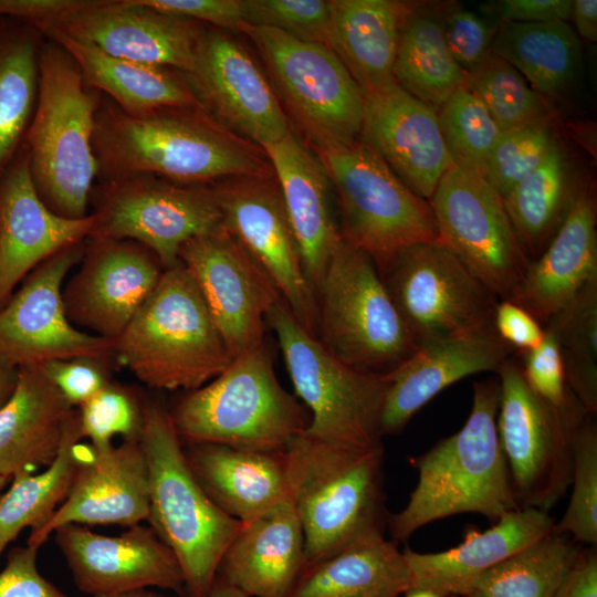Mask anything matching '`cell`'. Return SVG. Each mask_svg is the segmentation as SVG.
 Here are the masks:
<instances>
[{
    "mask_svg": "<svg viewBox=\"0 0 597 597\" xmlns=\"http://www.w3.org/2000/svg\"><path fill=\"white\" fill-rule=\"evenodd\" d=\"M93 149L97 180L151 175L188 186L273 175L264 150L201 107L129 114L101 94Z\"/></svg>",
    "mask_w": 597,
    "mask_h": 597,
    "instance_id": "1",
    "label": "cell"
},
{
    "mask_svg": "<svg viewBox=\"0 0 597 597\" xmlns=\"http://www.w3.org/2000/svg\"><path fill=\"white\" fill-rule=\"evenodd\" d=\"M500 384L474 383L470 415L463 427L412 459L419 472L407 505L388 517L392 541L461 513H478L492 524L519 507L500 443L496 416Z\"/></svg>",
    "mask_w": 597,
    "mask_h": 597,
    "instance_id": "2",
    "label": "cell"
},
{
    "mask_svg": "<svg viewBox=\"0 0 597 597\" xmlns=\"http://www.w3.org/2000/svg\"><path fill=\"white\" fill-rule=\"evenodd\" d=\"M285 453L304 533L303 572L353 543L384 535L383 447H348L302 433Z\"/></svg>",
    "mask_w": 597,
    "mask_h": 597,
    "instance_id": "3",
    "label": "cell"
},
{
    "mask_svg": "<svg viewBox=\"0 0 597 597\" xmlns=\"http://www.w3.org/2000/svg\"><path fill=\"white\" fill-rule=\"evenodd\" d=\"M101 93L87 87L72 56L45 38L39 59L35 109L24 147L36 192L55 214L86 217L98 177L93 149Z\"/></svg>",
    "mask_w": 597,
    "mask_h": 597,
    "instance_id": "4",
    "label": "cell"
},
{
    "mask_svg": "<svg viewBox=\"0 0 597 597\" xmlns=\"http://www.w3.org/2000/svg\"><path fill=\"white\" fill-rule=\"evenodd\" d=\"M114 358L160 390H195L233 357L190 272L165 269L155 289L114 342Z\"/></svg>",
    "mask_w": 597,
    "mask_h": 597,
    "instance_id": "5",
    "label": "cell"
},
{
    "mask_svg": "<svg viewBox=\"0 0 597 597\" xmlns=\"http://www.w3.org/2000/svg\"><path fill=\"white\" fill-rule=\"evenodd\" d=\"M140 440L149 475L148 522L174 552L185 582L184 597H209L222 556L242 522L223 512L193 476L170 411L143 402Z\"/></svg>",
    "mask_w": 597,
    "mask_h": 597,
    "instance_id": "6",
    "label": "cell"
},
{
    "mask_svg": "<svg viewBox=\"0 0 597 597\" xmlns=\"http://www.w3.org/2000/svg\"><path fill=\"white\" fill-rule=\"evenodd\" d=\"M188 444L214 443L284 451L310 420L304 407L279 383L264 343L235 356L170 411Z\"/></svg>",
    "mask_w": 597,
    "mask_h": 597,
    "instance_id": "7",
    "label": "cell"
},
{
    "mask_svg": "<svg viewBox=\"0 0 597 597\" xmlns=\"http://www.w3.org/2000/svg\"><path fill=\"white\" fill-rule=\"evenodd\" d=\"M314 151L337 197L343 240L365 252L379 274L406 249L438 242L429 201L412 192L370 145L356 139Z\"/></svg>",
    "mask_w": 597,
    "mask_h": 597,
    "instance_id": "8",
    "label": "cell"
},
{
    "mask_svg": "<svg viewBox=\"0 0 597 597\" xmlns=\"http://www.w3.org/2000/svg\"><path fill=\"white\" fill-rule=\"evenodd\" d=\"M296 396L311 412L305 436L336 444L380 448L387 375L357 370L331 354L281 300L265 316Z\"/></svg>",
    "mask_w": 597,
    "mask_h": 597,
    "instance_id": "9",
    "label": "cell"
},
{
    "mask_svg": "<svg viewBox=\"0 0 597 597\" xmlns=\"http://www.w3.org/2000/svg\"><path fill=\"white\" fill-rule=\"evenodd\" d=\"M315 296L317 338L346 365L387 375L418 349L374 261L344 240Z\"/></svg>",
    "mask_w": 597,
    "mask_h": 597,
    "instance_id": "10",
    "label": "cell"
},
{
    "mask_svg": "<svg viewBox=\"0 0 597 597\" xmlns=\"http://www.w3.org/2000/svg\"><path fill=\"white\" fill-rule=\"evenodd\" d=\"M496 373V426L514 498L520 509L547 512L569 490L575 436L589 413L576 398L564 408L542 399L512 357Z\"/></svg>",
    "mask_w": 597,
    "mask_h": 597,
    "instance_id": "11",
    "label": "cell"
},
{
    "mask_svg": "<svg viewBox=\"0 0 597 597\" xmlns=\"http://www.w3.org/2000/svg\"><path fill=\"white\" fill-rule=\"evenodd\" d=\"M244 33L259 49L287 117L314 149L357 139L365 96L331 49L265 27L249 25Z\"/></svg>",
    "mask_w": 597,
    "mask_h": 597,
    "instance_id": "12",
    "label": "cell"
},
{
    "mask_svg": "<svg viewBox=\"0 0 597 597\" xmlns=\"http://www.w3.org/2000/svg\"><path fill=\"white\" fill-rule=\"evenodd\" d=\"M90 203L97 219L92 237L138 242L164 269L180 263L184 243L222 224L212 185H179L151 175L98 179Z\"/></svg>",
    "mask_w": 597,
    "mask_h": 597,
    "instance_id": "13",
    "label": "cell"
},
{
    "mask_svg": "<svg viewBox=\"0 0 597 597\" xmlns=\"http://www.w3.org/2000/svg\"><path fill=\"white\" fill-rule=\"evenodd\" d=\"M380 276L418 347L439 338L495 332L500 300L438 242L406 249Z\"/></svg>",
    "mask_w": 597,
    "mask_h": 597,
    "instance_id": "14",
    "label": "cell"
},
{
    "mask_svg": "<svg viewBox=\"0 0 597 597\" xmlns=\"http://www.w3.org/2000/svg\"><path fill=\"white\" fill-rule=\"evenodd\" d=\"M438 243L451 251L500 301L511 300L530 260L502 197L480 175L452 166L429 200Z\"/></svg>",
    "mask_w": 597,
    "mask_h": 597,
    "instance_id": "15",
    "label": "cell"
},
{
    "mask_svg": "<svg viewBox=\"0 0 597 597\" xmlns=\"http://www.w3.org/2000/svg\"><path fill=\"white\" fill-rule=\"evenodd\" d=\"M86 242L38 265L0 308V363L20 369L77 357L114 358V342L75 327L63 304L64 280Z\"/></svg>",
    "mask_w": 597,
    "mask_h": 597,
    "instance_id": "16",
    "label": "cell"
},
{
    "mask_svg": "<svg viewBox=\"0 0 597 597\" xmlns=\"http://www.w3.org/2000/svg\"><path fill=\"white\" fill-rule=\"evenodd\" d=\"M222 226L264 269L300 324L317 337L315 292L305 275L274 175L212 185Z\"/></svg>",
    "mask_w": 597,
    "mask_h": 597,
    "instance_id": "17",
    "label": "cell"
},
{
    "mask_svg": "<svg viewBox=\"0 0 597 597\" xmlns=\"http://www.w3.org/2000/svg\"><path fill=\"white\" fill-rule=\"evenodd\" d=\"M202 108L227 129L262 149L292 129L262 70L227 32L202 29L186 74Z\"/></svg>",
    "mask_w": 597,
    "mask_h": 597,
    "instance_id": "18",
    "label": "cell"
},
{
    "mask_svg": "<svg viewBox=\"0 0 597 597\" xmlns=\"http://www.w3.org/2000/svg\"><path fill=\"white\" fill-rule=\"evenodd\" d=\"M190 272L232 355L264 343L265 316L282 296L270 275L221 224L182 244Z\"/></svg>",
    "mask_w": 597,
    "mask_h": 597,
    "instance_id": "19",
    "label": "cell"
},
{
    "mask_svg": "<svg viewBox=\"0 0 597 597\" xmlns=\"http://www.w3.org/2000/svg\"><path fill=\"white\" fill-rule=\"evenodd\" d=\"M77 271L63 286L69 321L115 342L150 295L165 270L158 258L132 240L87 239Z\"/></svg>",
    "mask_w": 597,
    "mask_h": 597,
    "instance_id": "20",
    "label": "cell"
},
{
    "mask_svg": "<svg viewBox=\"0 0 597 597\" xmlns=\"http://www.w3.org/2000/svg\"><path fill=\"white\" fill-rule=\"evenodd\" d=\"M53 534L75 585L85 594L98 597L156 587L185 595L180 565L151 527L138 524L107 536L66 524Z\"/></svg>",
    "mask_w": 597,
    "mask_h": 597,
    "instance_id": "21",
    "label": "cell"
},
{
    "mask_svg": "<svg viewBox=\"0 0 597 597\" xmlns=\"http://www.w3.org/2000/svg\"><path fill=\"white\" fill-rule=\"evenodd\" d=\"M148 517V463L140 438L105 448L83 442L67 498L41 528L31 531L27 545L39 549L66 524L132 527Z\"/></svg>",
    "mask_w": 597,
    "mask_h": 597,
    "instance_id": "22",
    "label": "cell"
},
{
    "mask_svg": "<svg viewBox=\"0 0 597 597\" xmlns=\"http://www.w3.org/2000/svg\"><path fill=\"white\" fill-rule=\"evenodd\" d=\"M96 224L92 212L67 219L45 206L23 145L0 181V308L38 265L91 238Z\"/></svg>",
    "mask_w": 597,
    "mask_h": 597,
    "instance_id": "23",
    "label": "cell"
},
{
    "mask_svg": "<svg viewBox=\"0 0 597 597\" xmlns=\"http://www.w3.org/2000/svg\"><path fill=\"white\" fill-rule=\"evenodd\" d=\"M359 137L412 192L428 201L454 166L434 108L397 83L365 96Z\"/></svg>",
    "mask_w": 597,
    "mask_h": 597,
    "instance_id": "24",
    "label": "cell"
},
{
    "mask_svg": "<svg viewBox=\"0 0 597 597\" xmlns=\"http://www.w3.org/2000/svg\"><path fill=\"white\" fill-rule=\"evenodd\" d=\"M50 29H59L109 55L185 74L192 69L202 30L196 21L161 12L140 0H103Z\"/></svg>",
    "mask_w": 597,
    "mask_h": 597,
    "instance_id": "25",
    "label": "cell"
},
{
    "mask_svg": "<svg viewBox=\"0 0 597 597\" xmlns=\"http://www.w3.org/2000/svg\"><path fill=\"white\" fill-rule=\"evenodd\" d=\"M514 349L495 332L430 341L388 374L381 436L400 432L408 421L440 391L467 376L498 371Z\"/></svg>",
    "mask_w": 597,
    "mask_h": 597,
    "instance_id": "26",
    "label": "cell"
},
{
    "mask_svg": "<svg viewBox=\"0 0 597 597\" xmlns=\"http://www.w3.org/2000/svg\"><path fill=\"white\" fill-rule=\"evenodd\" d=\"M263 150L277 181L305 275L315 292L343 241L331 180L315 151L293 130Z\"/></svg>",
    "mask_w": 597,
    "mask_h": 597,
    "instance_id": "27",
    "label": "cell"
},
{
    "mask_svg": "<svg viewBox=\"0 0 597 597\" xmlns=\"http://www.w3.org/2000/svg\"><path fill=\"white\" fill-rule=\"evenodd\" d=\"M597 207L593 190L578 191L563 223L530 263L509 301L528 312L543 327L583 289L597 281Z\"/></svg>",
    "mask_w": 597,
    "mask_h": 597,
    "instance_id": "28",
    "label": "cell"
},
{
    "mask_svg": "<svg viewBox=\"0 0 597 597\" xmlns=\"http://www.w3.org/2000/svg\"><path fill=\"white\" fill-rule=\"evenodd\" d=\"M185 455L208 496L238 521L260 517L292 501L285 450L198 443L189 444Z\"/></svg>",
    "mask_w": 597,
    "mask_h": 597,
    "instance_id": "29",
    "label": "cell"
},
{
    "mask_svg": "<svg viewBox=\"0 0 597 597\" xmlns=\"http://www.w3.org/2000/svg\"><path fill=\"white\" fill-rule=\"evenodd\" d=\"M305 543L293 501L242 526L217 578L245 597H289L304 568Z\"/></svg>",
    "mask_w": 597,
    "mask_h": 597,
    "instance_id": "30",
    "label": "cell"
},
{
    "mask_svg": "<svg viewBox=\"0 0 597 597\" xmlns=\"http://www.w3.org/2000/svg\"><path fill=\"white\" fill-rule=\"evenodd\" d=\"M554 523L547 512L517 509L501 516L490 528H468L463 542L447 551L418 553L405 548L411 588L429 589L442 597L462 596L476 577L549 533Z\"/></svg>",
    "mask_w": 597,
    "mask_h": 597,
    "instance_id": "31",
    "label": "cell"
},
{
    "mask_svg": "<svg viewBox=\"0 0 597 597\" xmlns=\"http://www.w3.org/2000/svg\"><path fill=\"white\" fill-rule=\"evenodd\" d=\"M74 410L39 366L18 369L15 388L0 407V475L49 467Z\"/></svg>",
    "mask_w": 597,
    "mask_h": 597,
    "instance_id": "32",
    "label": "cell"
},
{
    "mask_svg": "<svg viewBox=\"0 0 597 597\" xmlns=\"http://www.w3.org/2000/svg\"><path fill=\"white\" fill-rule=\"evenodd\" d=\"M325 45L364 96L396 84L394 64L402 24L415 3L331 0Z\"/></svg>",
    "mask_w": 597,
    "mask_h": 597,
    "instance_id": "33",
    "label": "cell"
},
{
    "mask_svg": "<svg viewBox=\"0 0 597 597\" xmlns=\"http://www.w3.org/2000/svg\"><path fill=\"white\" fill-rule=\"evenodd\" d=\"M43 35L60 44L77 64L85 85L129 114L164 107H201L185 73L109 55L59 29Z\"/></svg>",
    "mask_w": 597,
    "mask_h": 597,
    "instance_id": "34",
    "label": "cell"
},
{
    "mask_svg": "<svg viewBox=\"0 0 597 597\" xmlns=\"http://www.w3.org/2000/svg\"><path fill=\"white\" fill-rule=\"evenodd\" d=\"M410 588L404 553L381 535L353 543L306 568L289 597H398Z\"/></svg>",
    "mask_w": 597,
    "mask_h": 597,
    "instance_id": "35",
    "label": "cell"
},
{
    "mask_svg": "<svg viewBox=\"0 0 597 597\" xmlns=\"http://www.w3.org/2000/svg\"><path fill=\"white\" fill-rule=\"evenodd\" d=\"M491 52L515 67L545 98L565 93L582 67L580 43L566 21H503L496 28Z\"/></svg>",
    "mask_w": 597,
    "mask_h": 597,
    "instance_id": "36",
    "label": "cell"
},
{
    "mask_svg": "<svg viewBox=\"0 0 597 597\" xmlns=\"http://www.w3.org/2000/svg\"><path fill=\"white\" fill-rule=\"evenodd\" d=\"M44 39L29 24L0 18V181L23 146L35 109Z\"/></svg>",
    "mask_w": 597,
    "mask_h": 597,
    "instance_id": "37",
    "label": "cell"
},
{
    "mask_svg": "<svg viewBox=\"0 0 597 597\" xmlns=\"http://www.w3.org/2000/svg\"><path fill=\"white\" fill-rule=\"evenodd\" d=\"M464 76L447 45L442 17L415 4L399 35L394 64L397 85L439 108L463 84Z\"/></svg>",
    "mask_w": 597,
    "mask_h": 597,
    "instance_id": "38",
    "label": "cell"
},
{
    "mask_svg": "<svg viewBox=\"0 0 597 597\" xmlns=\"http://www.w3.org/2000/svg\"><path fill=\"white\" fill-rule=\"evenodd\" d=\"M577 193L572 184L569 164L556 144L542 163L503 198L530 262L546 249Z\"/></svg>",
    "mask_w": 597,
    "mask_h": 597,
    "instance_id": "39",
    "label": "cell"
},
{
    "mask_svg": "<svg viewBox=\"0 0 597 597\" xmlns=\"http://www.w3.org/2000/svg\"><path fill=\"white\" fill-rule=\"evenodd\" d=\"M82 439L74 410L54 461L38 474L12 476L11 486L0 498V555L25 527L41 528L67 498L82 454Z\"/></svg>",
    "mask_w": 597,
    "mask_h": 597,
    "instance_id": "40",
    "label": "cell"
},
{
    "mask_svg": "<svg viewBox=\"0 0 597 597\" xmlns=\"http://www.w3.org/2000/svg\"><path fill=\"white\" fill-rule=\"evenodd\" d=\"M580 547L553 530L476 577L459 597H554Z\"/></svg>",
    "mask_w": 597,
    "mask_h": 597,
    "instance_id": "41",
    "label": "cell"
},
{
    "mask_svg": "<svg viewBox=\"0 0 597 597\" xmlns=\"http://www.w3.org/2000/svg\"><path fill=\"white\" fill-rule=\"evenodd\" d=\"M545 326L557 339L568 390L587 413H596L597 281L583 289Z\"/></svg>",
    "mask_w": 597,
    "mask_h": 597,
    "instance_id": "42",
    "label": "cell"
},
{
    "mask_svg": "<svg viewBox=\"0 0 597 597\" xmlns=\"http://www.w3.org/2000/svg\"><path fill=\"white\" fill-rule=\"evenodd\" d=\"M462 85L485 106L502 132L548 121L547 100L515 67L492 52L465 74Z\"/></svg>",
    "mask_w": 597,
    "mask_h": 597,
    "instance_id": "43",
    "label": "cell"
},
{
    "mask_svg": "<svg viewBox=\"0 0 597 597\" xmlns=\"http://www.w3.org/2000/svg\"><path fill=\"white\" fill-rule=\"evenodd\" d=\"M439 109L440 129L454 166L483 177L502 130L485 106L463 85Z\"/></svg>",
    "mask_w": 597,
    "mask_h": 597,
    "instance_id": "44",
    "label": "cell"
},
{
    "mask_svg": "<svg viewBox=\"0 0 597 597\" xmlns=\"http://www.w3.org/2000/svg\"><path fill=\"white\" fill-rule=\"evenodd\" d=\"M568 506L553 531L567 534L576 543H597V429L587 415L574 442Z\"/></svg>",
    "mask_w": 597,
    "mask_h": 597,
    "instance_id": "45",
    "label": "cell"
},
{
    "mask_svg": "<svg viewBox=\"0 0 597 597\" xmlns=\"http://www.w3.org/2000/svg\"><path fill=\"white\" fill-rule=\"evenodd\" d=\"M556 144L548 121L504 130L488 159L483 178L503 199Z\"/></svg>",
    "mask_w": 597,
    "mask_h": 597,
    "instance_id": "46",
    "label": "cell"
},
{
    "mask_svg": "<svg viewBox=\"0 0 597 597\" xmlns=\"http://www.w3.org/2000/svg\"><path fill=\"white\" fill-rule=\"evenodd\" d=\"M142 407L126 388L111 381L78 407L81 436L96 448L112 446L115 436L140 438Z\"/></svg>",
    "mask_w": 597,
    "mask_h": 597,
    "instance_id": "47",
    "label": "cell"
},
{
    "mask_svg": "<svg viewBox=\"0 0 597 597\" xmlns=\"http://www.w3.org/2000/svg\"><path fill=\"white\" fill-rule=\"evenodd\" d=\"M249 25L265 27L325 45L329 2L324 0H242Z\"/></svg>",
    "mask_w": 597,
    "mask_h": 597,
    "instance_id": "48",
    "label": "cell"
},
{
    "mask_svg": "<svg viewBox=\"0 0 597 597\" xmlns=\"http://www.w3.org/2000/svg\"><path fill=\"white\" fill-rule=\"evenodd\" d=\"M536 348L521 354V369L531 389L548 404L564 408L575 397L565 381L564 365L557 339L549 327Z\"/></svg>",
    "mask_w": 597,
    "mask_h": 597,
    "instance_id": "49",
    "label": "cell"
},
{
    "mask_svg": "<svg viewBox=\"0 0 597 597\" xmlns=\"http://www.w3.org/2000/svg\"><path fill=\"white\" fill-rule=\"evenodd\" d=\"M113 359L77 357L48 362L39 367L72 407H80L112 381Z\"/></svg>",
    "mask_w": 597,
    "mask_h": 597,
    "instance_id": "50",
    "label": "cell"
},
{
    "mask_svg": "<svg viewBox=\"0 0 597 597\" xmlns=\"http://www.w3.org/2000/svg\"><path fill=\"white\" fill-rule=\"evenodd\" d=\"M442 27L447 45L465 74L491 53L496 28L478 14L463 10L450 11L442 19Z\"/></svg>",
    "mask_w": 597,
    "mask_h": 597,
    "instance_id": "51",
    "label": "cell"
},
{
    "mask_svg": "<svg viewBox=\"0 0 597 597\" xmlns=\"http://www.w3.org/2000/svg\"><path fill=\"white\" fill-rule=\"evenodd\" d=\"M38 551L27 545L9 552L0 572V597H67L39 572Z\"/></svg>",
    "mask_w": 597,
    "mask_h": 597,
    "instance_id": "52",
    "label": "cell"
},
{
    "mask_svg": "<svg viewBox=\"0 0 597 597\" xmlns=\"http://www.w3.org/2000/svg\"><path fill=\"white\" fill-rule=\"evenodd\" d=\"M161 12L206 22L216 29L245 32L249 24L244 18L242 0H140Z\"/></svg>",
    "mask_w": 597,
    "mask_h": 597,
    "instance_id": "53",
    "label": "cell"
},
{
    "mask_svg": "<svg viewBox=\"0 0 597 597\" xmlns=\"http://www.w3.org/2000/svg\"><path fill=\"white\" fill-rule=\"evenodd\" d=\"M103 0H0V18H9L39 30L59 25L80 12L90 10Z\"/></svg>",
    "mask_w": 597,
    "mask_h": 597,
    "instance_id": "54",
    "label": "cell"
},
{
    "mask_svg": "<svg viewBox=\"0 0 597 597\" xmlns=\"http://www.w3.org/2000/svg\"><path fill=\"white\" fill-rule=\"evenodd\" d=\"M493 325L496 335L520 354L540 346L545 334L544 327L528 312L509 300L498 303Z\"/></svg>",
    "mask_w": 597,
    "mask_h": 597,
    "instance_id": "55",
    "label": "cell"
},
{
    "mask_svg": "<svg viewBox=\"0 0 597 597\" xmlns=\"http://www.w3.org/2000/svg\"><path fill=\"white\" fill-rule=\"evenodd\" d=\"M572 6V0H500L489 8L502 22L544 23L566 21Z\"/></svg>",
    "mask_w": 597,
    "mask_h": 597,
    "instance_id": "56",
    "label": "cell"
},
{
    "mask_svg": "<svg viewBox=\"0 0 597 597\" xmlns=\"http://www.w3.org/2000/svg\"><path fill=\"white\" fill-rule=\"evenodd\" d=\"M554 597H597L596 546L580 552Z\"/></svg>",
    "mask_w": 597,
    "mask_h": 597,
    "instance_id": "57",
    "label": "cell"
},
{
    "mask_svg": "<svg viewBox=\"0 0 597 597\" xmlns=\"http://www.w3.org/2000/svg\"><path fill=\"white\" fill-rule=\"evenodd\" d=\"M579 35L588 41L597 40V1L575 0L572 14Z\"/></svg>",
    "mask_w": 597,
    "mask_h": 597,
    "instance_id": "58",
    "label": "cell"
},
{
    "mask_svg": "<svg viewBox=\"0 0 597 597\" xmlns=\"http://www.w3.org/2000/svg\"><path fill=\"white\" fill-rule=\"evenodd\" d=\"M18 380V369L0 363V407L12 395Z\"/></svg>",
    "mask_w": 597,
    "mask_h": 597,
    "instance_id": "59",
    "label": "cell"
},
{
    "mask_svg": "<svg viewBox=\"0 0 597 597\" xmlns=\"http://www.w3.org/2000/svg\"><path fill=\"white\" fill-rule=\"evenodd\" d=\"M209 597H245L239 590L224 584L223 582L216 579L211 588Z\"/></svg>",
    "mask_w": 597,
    "mask_h": 597,
    "instance_id": "60",
    "label": "cell"
},
{
    "mask_svg": "<svg viewBox=\"0 0 597 597\" xmlns=\"http://www.w3.org/2000/svg\"><path fill=\"white\" fill-rule=\"evenodd\" d=\"M98 597H174L163 593H157L150 589H138L116 595L98 596Z\"/></svg>",
    "mask_w": 597,
    "mask_h": 597,
    "instance_id": "61",
    "label": "cell"
},
{
    "mask_svg": "<svg viewBox=\"0 0 597 597\" xmlns=\"http://www.w3.org/2000/svg\"><path fill=\"white\" fill-rule=\"evenodd\" d=\"M404 597H442V596L429 589L412 587L404 594Z\"/></svg>",
    "mask_w": 597,
    "mask_h": 597,
    "instance_id": "62",
    "label": "cell"
},
{
    "mask_svg": "<svg viewBox=\"0 0 597 597\" xmlns=\"http://www.w3.org/2000/svg\"><path fill=\"white\" fill-rule=\"evenodd\" d=\"M8 480H9V478L0 475V491L7 484Z\"/></svg>",
    "mask_w": 597,
    "mask_h": 597,
    "instance_id": "63",
    "label": "cell"
},
{
    "mask_svg": "<svg viewBox=\"0 0 597 597\" xmlns=\"http://www.w3.org/2000/svg\"><path fill=\"white\" fill-rule=\"evenodd\" d=\"M450 597H459V596H450Z\"/></svg>",
    "mask_w": 597,
    "mask_h": 597,
    "instance_id": "64",
    "label": "cell"
}]
</instances>
